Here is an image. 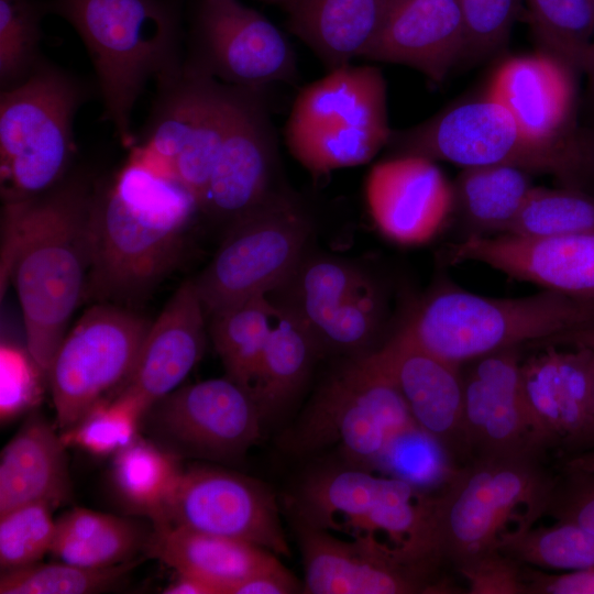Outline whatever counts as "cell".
<instances>
[{"label": "cell", "mask_w": 594, "mask_h": 594, "mask_svg": "<svg viewBox=\"0 0 594 594\" xmlns=\"http://www.w3.org/2000/svg\"><path fill=\"white\" fill-rule=\"evenodd\" d=\"M92 194L84 180L69 179L42 195L3 202L1 295L14 286L26 350L45 377L86 296Z\"/></svg>", "instance_id": "obj_1"}, {"label": "cell", "mask_w": 594, "mask_h": 594, "mask_svg": "<svg viewBox=\"0 0 594 594\" xmlns=\"http://www.w3.org/2000/svg\"><path fill=\"white\" fill-rule=\"evenodd\" d=\"M197 211L178 183L129 157L116 179L92 194L85 298L128 301L145 295L178 262Z\"/></svg>", "instance_id": "obj_2"}, {"label": "cell", "mask_w": 594, "mask_h": 594, "mask_svg": "<svg viewBox=\"0 0 594 594\" xmlns=\"http://www.w3.org/2000/svg\"><path fill=\"white\" fill-rule=\"evenodd\" d=\"M594 323V301L544 290L495 298L449 284L406 308L397 329L425 351L457 365L524 343L546 344Z\"/></svg>", "instance_id": "obj_3"}, {"label": "cell", "mask_w": 594, "mask_h": 594, "mask_svg": "<svg viewBox=\"0 0 594 594\" xmlns=\"http://www.w3.org/2000/svg\"><path fill=\"white\" fill-rule=\"evenodd\" d=\"M45 9L81 38L97 74L105 118L131 145L132 112L146 82L155 78L163 84L183 68L177 7L172 0H47Z\"/></svg>", "instance_id": "obj_4"}, {"label": "cell", "mask_w": 594, "mask_h": 594, "mask_svg": "<svg viewBox=\"0 0 594 594\" xmlns=\"http://www.w3.org/2000/svg\"><path fill=\"white\" fill-rule=\"evenodd\" d=\"M296 519L386 550L406 561L441 564L436 530V495L353 466L312 472L301 484Z\"/></svg>", "instance_id": "obj_5"}, {"label": "cell", "mask_w": 594, "mask_h": 594, "mask_svg": "<svg viewBox=\"0 0 594 594\" xmlns=\"http://www.w3.org/2000/svg\"><path fill=\"white\" fill-rule=\"evenodd\" d=\"M534 451L474 457L459 466L436 495V530L441 557L459 569L497 549L512 520L535 525L544 515L556 482Z\"/></svg>", "instance_id": "obj_6"}, {"label": "cell", "mask_w": 594, "mask_h": 594, "mask_svg": "<svg viewBox=\"0 0 594 594\" xmlns=\"http://www.w3.org/2000/svg\"><path fill=\"white\" fill-rule=\"evenodd\" d=\"M392 132L381 69L350 64L301 89L287 119L285 139L302 167L321 176L369 163L388 145Z\"/></svg>", "instance_id": "obj_7"}, {"label": "cell", "mask_w": 594, "mask_h": 594, "mask_svg": "<svg viewBox=\"0 0 594 594\" xmlns=\"http://www.w3.org/2000/svg\"><path fill=\"white\" fill-rule=\"evenodd\" d=\"M395 155H418L463 168L509 165L549 174L582 189L594 175V156L530 139L512 114L487 95L443 110L413 128L393 131Z\"/></svg>", "instance_id": "obj_8"}, {"label": "cell", "mask_w": 594, "mask_h": 594, "mask_svg": "<svg viewBox=\"0 0 594 594\" xmlns=\"http://www.w3.org/2000/svg\"><path fill=\"white\" fill-rule=\"evenodd\" d=\"M82 100L75 78L42 64L21 84L1 91L3 202L42 195L64 180L74 153V118Z\"/></svg>", "instance_id": "obj_9"}, {"label": "cell", "mask_w": 594, "mask_h": 594, "mask_svg": "<svg viewBox=\"0 0 594 594\" xmlns=\"http://www.w3.org/2000/svg\"><path fill=\"white\" fill-rule=\"evenodd\" d=\"M373 351L346 356L324 377L287 448L301 454L336 448L346 464L370 470L392 437L415 422Z\"/></svg>", "instance_id": "obj_10"}, {"label": "cell", "mask_w": 594, "mask_h": 594, "mask_svg": "<svg viewBox=\"0 0 594 594\" xmlns=\"http://www.w3.org/2000/svg\"><path fill=\"white\" fill-rule=\"evenodd\" d=\"M160 88L151 123L130 156L178 183L202 211L237 87L190 63Z\"/></svg>", "instance_id": "obj_11"}, {"label": "cell", "mask_w": 594, "mask_h": 594, "mask_svg": "<svg viewBox=\"0 0 594 594\" xmlns=\"http://www.w3.org/2000/svg\"><path fill=\"white\" fill-rule=\"evenodd\" d=\"M227 227L213 258L194 279L207 319L276 290L306 255L311 233L302 207L278 189Z\"/></svg>", "instance_id": "obj_12"}, {"label": "cell", "mask_w": 594, "mask_h": 594, "mask_svg": "<svg viewBox=\"0 0 594 594\" xmlns=\"http://www.w3.org/2000/svg\"><path fill=\"white\" fill-rule=\"evenodd\" d=\"M151 323L128 309L103 302L87 309L65 334L47 373L62 432L123 387Z\"/></svg>", "instance_id": "obj_13"}, {"label": "cell", "mask_w": 594, "mask_h": 594, "mask_svg": "<svg viewBox=\"0 0 594 594\" xmlns=\"http://www.w3.org/2000/svg\"><path fill=\"white\" fill-rule=\"evenodd\" d=\"M277 307L297 317L321 351L346 356L375 350L385 322L383 289L364 268L328 255H306L276 290Z\"/></svg>", "instance_id": "obj_14"}, {"label": "cell", "mask_w": 594, "mask_h": 594, "mask_svg": "<svg viewBox=\"0 0 594 594\" xmlns=\"http://www.w3.org/2000/svg\"><path fill=\"white\" fill-rule=\"evenodd\" d=\"M153 524L238 539L276 556H290L271 488L222 469L182 471Z\"/></svg>", "instance_id": "obj_15"}, {"label": "cell", "mask_w": 594, "mask_h": 594, "mask_svg": "<svg viewBox=\"0 0 594 594\" xmlns=\"http://www.w3.org/2000/svg\"><path fill=\"white\" fill-rule=\"evenodd\" d=\"M175 453L234 460L260 439L263 411L250 391L228 376L178 387L144 416Z\"/></svg>", "instance_id": "obj_16"}, {"label": "cell", "mask_w": 594, "mask_h": 594, "mask_svg": "<svg viewBox=\"0 0 594 594\" xmlns=\"http://www.w3.org/2000/svg\"><path fill=\"white\" fill-rule=\"evenodd\" d=\"M196 37L198 57L193 64L228 85L263 88L296 76L286 37L240 0H199Z\"/></svg>", "instance_id": "obj_17"}, {"label": "cell", "mask_w": 594, "mask_h": 594, "mask_svg": "<svg viewBox=\"0 0 594 594\" xmlns=\"http://www.w3.org/2000/svg\"><path fill=\"white\" fill-rule=\"evenodd\" d=\"M308 594L458 593L440 564L406 561L386 550L296 519Z\"/></svg>", "instance_id": "obj_18"}, {"label": "cell", "mask_w": 594, "mask_h": 594, "mask_svg": "<svg viewBox=\"0 0 594 594\" xmlns=\"http://www.w3.org/2000/svg\"><path fill=\"white\" fill-rule=\"evenodd\" d=\"M520 363L535 449L572 453L594 408V353L581 344H543Z\"/></svg>", "instance_id": "obj_19"}, {"label": "cell", "mask_w": 594, "mask_h": 594, "mask_svg": "<svg viewBox=\"0 0 594 594\" xmlns=\"http://www.w3.org/2000/svg\"><path fill=\"white\" fill-rule=\"evenodd\" d=\"M235 87L230 120L202 208L227 226L276 190V140L262 88Z\"/></svg>", "instance_id": "obj_20"}, {"label": "cell", "mask_w": 594, "mask_h": 594, "mask_svg": "<svg viewBox=\"0 0 594 594\" xmlns=\"http://www.w3.org/2000/svg\"><path fill=\"white\" fill-rule=\"evenodd\" d=\"M446 256L450 264H484L544 290L594 301V233L468 235Z\"/></svg>", "instance_id": "obj_21"}, {"label": "cell", "mask_w": 594, "mask_h": 594, "mask_svg": "<svg viewBox=\"0 0 594 594\" xmlns=\"http://www.w3.org/2000/svg\"><path fill=\"white\" fill-rule=\"evenodd\" d=\"M574 75L544 52L514 56L495 70L486 95L534 141L594 156V143L575 134Z\"/></svg>", "instance_id": "obj_22"}, {"label": "cell", "mask_w": 594, "mask_h": 594, "mask_svg": "<svg viewBox=\"0 0 594 594\" xmlns=\"http://www.w3.org/2000/svg\"><path fill=\"white\" fill-rule=\"evenodd\" d=\"M365 200L377 230L392 242L415 246L432 240L453 212V186L435 161L395 155L375 164Z\"/></svg>", "instance_id": "obj_23"}, {"label": "cell", "mask_w": 594, "mask_h": 594, "mask_svg": "<svg viewBox=\"0 0 594 594\" xmlns=\"http://www.w3.org/2000/svg\"><path fill=\"white\" fill-rule=\"evenodd\" d=\"M520 363L518 348H512L472 361L463 375L462 435L465 449L474 457L538 452Z\"/></svg>", "instance_id": "obj_24"}, {"label": "cell", "mask_w": 594, "mask_h": 594, "mask_svg": "<svg viewBox=\"0 0 594 594\" xmlns=\"http://www.w3.org/2000/svg\"><path fill=\"white\" fill-rule=\"evenodd\" d=\"M206 322L195 280L184 282L151 323L133 372L116 396L128 398L145 416L201 359Z\"/></svg>", "instance_id": "obj_25"}, {"label": "cell", "mask_w": 594, "mask_h": 594, "mask_svg": "<svg viewBox=\"0 0 594 594\" xmlns=\"http://www.w3.org/2000/svg\"><path fill=\"white\" fill-rule=\"evenodd\" d=\"M464 48L459 0H392L363 58L405 65L441 84L463 58Z\"/></svg>", "instance_id": "obj_26"}, {"label": "cell", "mask_w": 594, "mask_h": 594, "mask_svg": "<svg viewBox=\"0 0 594 594\" xmlns=\"http://www.w3.org/2000/svg\"><path fill=\"white\" fill-rule=\"evenodd\" d=\"M373 352L398 389L413 420L440 439L451 452L455 444L464 446L461 366L419 348L397 328Z\"/></svg>", "instance_id": "obj_27"}, {"label": "cell", "mask_w": 594, "mask_h": 594, "mask_svg": "<svg viewBox=\"0 0 594 594\" xmlns=\"http://www.w3.org/2000/svg\"><path fill=\"white\" fill-rule=\"evenodd\" d=\"M66 447L42 416L29 417L1 452L0 515L31 503L55 508L69 497Z\"/></svg>", "instance_id": "obj_28"}, {"label": "cell", "mask_w": 594, "mask_h": 594, "mask_svg": "<svg viewBox=\"0 0 594 594\" xmlns=\"http://www.w3.org/2000/svg\"><path fill=\"white\" fill-rule=\"evenodd\" d=\"M146 550L175 572L211 585L217 594H232L241 582L279 562L278 556L246 541L166 524L154 525Z\"/></svg>", "instance_id": "obj_29"}, {"label": "cell", "mask_w": 594, "mask_h": 594, "mask_svg": "<svg viewBox=\"0 0 594 594\" xmlns=\"http://www.w3.org/2000/svg\"><path fill=\"white\" fill-rule=\"evenodd\" d=\"M392 0H293L285 10L290 31L329 69L364 57Z\"/></svg>", "instance_id": "obj_30"}, {"label": "cell", "mask_w": 594, "mask_h": 594, "mask_svg": "<svg viewBox=\"0 0 594 594\" xmlns=\"http://www.w3.org/2000/svg\"><path fill=\"white\" fill-rule=\"evenodd\" d=\"M452 186L453 211L468 235L508 232L535 187L529 172L509 165L463 168Z\"/></svg>", "instance_id": "obj_31"}, {"label": "cell", "mask_w": 594, "mask_h": 594, "mask_svg": "<svg viewBox=\"0 0 594 594\" xmlns=\"http://www.w3.org/2000/svg\"><path fill=\"white\" fill-rule=\"evenodd\" d=\"M276 308L253 391L264 418L296 397L322 352L315 336L297 317Z\"/></svg>", "instance_id": "obj_32"}, {"label": "cell", "mask_w": 594, "mask_h": 594, "mask_svg": "<svg viewBox=\"0 0 594 594\" xmlns=\"http://www.w3.org/2000/svg\"><path fill=\"white\" fill-rule=\"evenodd\" d=\"M150 537L133 521L75 507L56 520L50 553L84 568H107L131 561Z\"/></svg>", "instance_id": "obj_33"}, {"label": "cell", "mask_w": 594, "mask_h": 594, "mask_svg": "<svg viewBox=\"0 0 594 594\" xmlns=\"http://www.w3.org/2000/svg\"><path fill=\"white\" fill-rule=\"evenodd\" d=\"M276 312L267 296H256L208 317L209 334L226 376L252 395Z\"/></svg>", "instance_id": "obj_34"}, {"label": "cell", "mask_w": 594, "mask_h": 594, "mask_svg": "<svg viewBox=\"0 0 594 594\" xmlns=\"http://www.w3.org/2000/svg\"><path fill=\"white\" fill-rule=\"evenodd\" d=\"M180 473L175 453L140 436L114 454L111 471L119 496L152 521Z\"/></svg>", "instance_id": "obj_35"}, {"label": "cell", "mask_w": 594, "mask_h": 594, "mask_svg": "<svg viewBox=\"0 0 594 594\" xmlns=\"http://www.w3.org/2000/svg\"><path fill=\"white\" fill-rule=\"evenodd\" d=\"M458 469L449 448L413 422L392 437L370 470L433 495L449 484Z\"/></svg>", "instance_id": "obj_36"}, {"label": "cell", "mask_w": 594, "mask_h": 594, "mask_svg": "<svg viewBox=\"0 0 594 594\" xmlns=\"http://www.w3.org/2000/svg\"><path fill=\"white\" fill-rule=\"evenodd\" d=\"M497 549L520 564L573 572L594 566V534L569 521L504 531Z\"/></svg>", "instance_id": "obj_37"}, {"label": "cell", "mask_w": 594, "mask_h": 594, "mask_svg": "<svg viewBox=\"0 0 594 594\" xmlns=\"http://www.w3.org/2000/svg\"><path fill=\"white\" fill-rule=\"evenodd\" d=\"M532 32L543 48L575 74L594 41V7L590 0H525Z\"/></svg>", "instance_id": "obj_38"}, {"label": "cell", "mask_w": 594, "mask_h": 594, "mask_svg": "<svg viewBox=\"0 0 594 594\" xmlns=\"http://www.w3.org/2000/svg\"><path fill=\"white\" fill-rule=\"evenodd\" d=\"M506 233L570 235L594 233V196L582 189L534 187Z\"/></svg>", "instance_id": "obj_39"}, {"label": "cell", "mask_w": 594, "mask_h": 594, "mask_svg": "<svg viewBox=\"0 0 594 594\" xmlns=\"http://www.w3.org/2000/svg\"><path fill=\"white\" fill-rule=\"evenodd\" d=\"M135 561L107 568L65 563H34L2 571L1 594H89L111 588L135 565Z\"/></svg>", "instance_id": "obj_40"}, {"label": "cell", "mask_w": 594, "mask_h": 594, "mask_svg": "<svg viewBox=\"0 0 594 594\" xmlns=\"http://www.w3.org/2000/svg\"><path fill=\"white\" fill-rule=\"evenodd\" d=\"M45 2L0 0V84L2 90L25 80L40 65L37 50ZM1 90V91H2Z\"/></svg>", "instance_id": "obj_41"}, {"label": "cell", "mask_w": 594, "mask_h": 594, "mask_svg": "<svg viewBox=\"0 0 594 594\" xmlns=\"http://www.w3.org/2000/svg\"><path fill=\"white\" fill-rule=\"evenodd\" d=\"M143 419V413L131 400L114 396L94 406L61 436L67 447L97 457L114 455L139 436Z\"/></svg>", "instance_id": "obj_42"}, {"label": "cell", "mask_w": 594, "mask_h": 594, "mask_svg": "<svg viewBox=\"0 0 594 594\" xmlns=\"http://www.w3.org/2000/svg\"><path fill=\"white\" fill-rule=\"evenodd\" d=\"M52 510L45 503H31L0 515L2 571L37 563L51 551L56 530Z\"/></svg>", "instance_id": "obj_43"}, {"label": "cell", "mask_w": 594, "mask_h": 594, "mask_svg": "<svg viewBox=\"0 0 594 594\" xmlns=\"http://www.w3.org/2000/svg\"><path fill=\"white\" fill-rule=\"evenodd\" d=\"M524 1L459 0L465 29L462 59L480 61L503 47Z\"/></svg>", "instance_id": "obj_44"}, {"label": "cell", "mask_w": 594, "mask_h": 594, "mask_svg": "<svg viewBox=\"0 0 594 594\" xmlns=\"http://www.w3.org/2000/svg\"><path fill=\"white\" fill-rule=\"evenodd\" d=\"M0 375V416L2 422H8L38 402L40 378L45 375L28 350L8 343L1 344Z\"/></svg>", "instance_id": "obj_45"}, {"label": "cell", "mask_w": 594, "mask_h": 594, "mask_svg": "<svg viewBox=\"0 0 594 594\" xmlns=\"http://www.w3.org/2000/svg\"><path fill=\"white\" fill-rule=\"evenodd\" d=\"M594 534V473L563 470L556 476L546 513Z\"/></svg>", "instance_id": "obj_46"}, {"label": "cell", "mask_w": 594, "mask_h": 594, "mask_svg": "<svg viewBox=\"0 0 594 594\" xmlns=\"http://www.w3.org/2000/svg\"><path fill=\"white\" fill-rule=\"evenodd\" d=\"M522 564L498 549L460 566L470 594H528Z\"/></svg>", "instance_id": "obj_47"}, {"label": "cell", "mask_w": 594, "mask_h": 594, "mask_svg": "<svg viewBox=\"0 0 594 594\" xmlns=\"http://www.w3.org/2000/svg\"><path fill=\"white\" fill-rule=\"evenodd\" d=\"M525 579L528 594H594V566L560 573L525 570Z\"/></svg>", "instance_id": "obj_48"}, {"label": "cell", "mask_w": 594, "mask_h": 594, "mask_svg": "<svg viewBox=\"0 0 594 594\" xmlns=\"http://www.w3.org/2000/svg\"><path fill=\"white\" fill-rule=\"evenodd\" d=\"M299 590L295 576L278 562L241 582L232 594H290Z\"/></svg>", "instance_id": "obj_49"}, {"label": "cell", "mask_w": 594, "mask_h": 594, "mask_svg": "<svg viewBox=\"0 0 594 594\" xmlns=\"http://www.w3.org/2000/svg\"><path fill=\"white\" fill-rule=\"evenodd\" d=\"M546 344H581L594 353V323L558 337ZM543 345V344H542ZM594 448V408L591 420L572 453ZM570 454V453H569Z\"/></svg>", "instance_id": "obj_50"}, {"label": "cell", "mask_w": 594, "mask_h": 594, "mask_svg": "<svg viewBox=\"0 0 594 594\" xmlns=\"http://www.w3.org/2000/svg\"><path fill=\"white\" fill-rule=\"evenodd\" d=\"M165 594H217L206 582L184 573L176 572V578L163 591Z\"/></svg>", "instance_id": "obj_51"}, {"label": "cell", "mask_w": 594, "mask_h": 594, "mask_svg": "<svg viewBox=\"0 0 594 594\" xmlns=\"http://www.w3.org/2000/svg\"><path fill=\"white\" fill-rule=\"evenodd\" d=\"M560 468L594 473V448L560 455Z\"/></svg>", "instance_id": "obj_52"}, {"label": "cell", "mask_w": 594, "mask_h": 594, "mask_svg": "<svg viewBox=\"0 0 594 594\" xmlns=\"http://www.w3.org/2000/svg\"><path fill=\"white\" fill-rule=\"evenodd\" d=\"M580 73L585 75L588 92L594 101V41L587 47L582 57L580 64Z\"/></svg>", "instance_id": "obj_53"}, {"label": "cell", "mask_w": 594, "mask_h": 594, "mask_svg": "<svg viewBox=\"0 0 594 594\" xmlns=\"http://www.w3.org/2000/svg\"><path fill=\"white\" fill-rule=\"evenodd\" d=\"M263 1H266V2H270V3L279 4V6H282V7L284 8V7H286L292 0H263Z\"/></svg>", "instance_id": "obj_54"}, {"label": "cell", "mask_w": 594, "mask_h": 594, "mask_svg": "<svg viewBox=\"0 0 594 594\" xmlns=\"http://www.w3.org/2000/svg\"><path fill=\"white\" fill-rule=\"evenodd\" d=\"M590 1H591V3H592V4H593V7H594V0H590Z\"/></svg>", "instance_id": "obj_55"}]
</instances>
